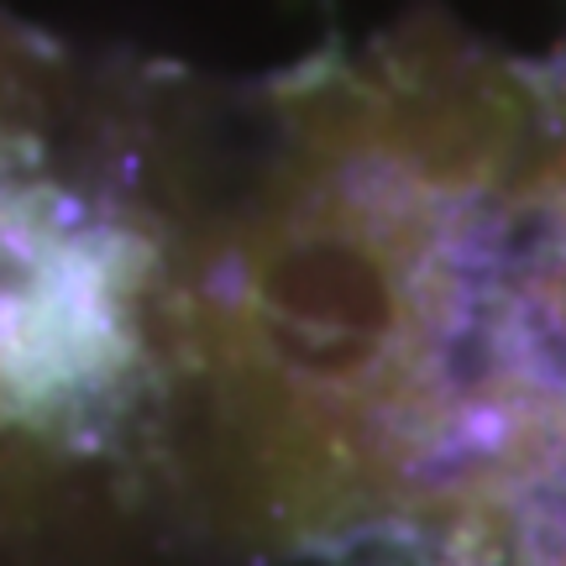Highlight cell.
I'll return each mask as SVG.
<instances>
[{
  "label": "cell",
  "mask_w": 566,
  "mask_h": 566,
  "mask_svg": "<svg viewBox=\"0 0 566 566\" xmlns=\"http://www.w3.org/2000/svg\"><path fill=\"white\" fill-rule=\"evenodd\" d=\"M263 122L237 200L153 216L179 478L258 551L499 566L514 493L566 451L520 231L546 80L409 27L304 63Z\"/></svg>",
  "instance_id": "6da1fadb"
},
{
  "label": "cell",
  "mask_w": 566,
  "mask_h": 566,
  "mask_svg": "<svg viewBox=\"0 0 566 566\" xmlns=\"http://www.w3.org/2000/svg\"><path fill=\"white\" fill-rule=\"evenodd\" d=\"M499 566H566V451L530 478L504 520Z\"/></svg>",
  "instance_id": "3957f363"
},
{
  "label": "cell",
  "mask_w": 566,
  "mask_h": 566,
  "mask_svg": "<svg viewBox=\"0 0 566 566\" xmlns=\"http://www.w3.org/2000/svg\"><path fill=\"white\" fill-rule=\"evenodd\" d=\"M546 142L520 184V231H525L530 289L546 325L566 346V69L546 80Z\"/></svg>",
  "instance_id": "7a4b0ae2"
}]
</instances>
